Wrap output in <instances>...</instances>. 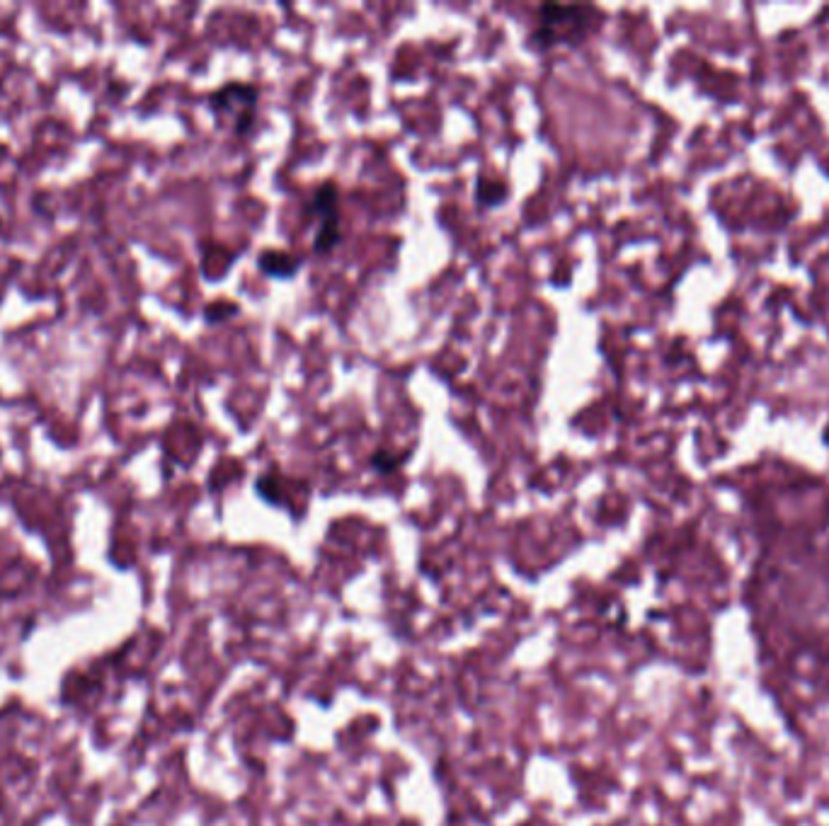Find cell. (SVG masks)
Returning <instances> with one entry per match:
<instances>
[{"label": "cell", "mask_w": 829, "mask_h": 826, "mask_svg": "<svg viewBox=\"0 0 829 826\" xmlns=\"http://www.w3.org/2000/svg\"><path fill=\"white\" fill-rule=\"evenodd\" d=\"M606 22V15L597 5H565L541 3L536 8V25L527 44L536 54L570 47L577 49L594 37Z\"/></svg>", "instance_id": "1"}, {"label": "cell", "mask_w": 829, "mask_h": 826, "mask_svg": "<svg viewBox=\"0 0 829 826\" xmlns=\"http://www.w3.org/2000/svg\"><path fill=\"white\" fill-rule=\"evenodd\" d=\"M260 88L243 80H228L207 95V110L219 126L231 131L236 139H248L257 129Z\"/></svg>", "instance_id": "2"}, {"label": "cell", "mask_w": 829, "mask_h": 826, "mask_svg": "<svg viewBox=\"0 0 829 826\" xmlns=\"http://www.w3.org/2000/svg\"><path fill=\"white\" fill-rule=\"evenodd\" d=\"M303 216L318 223L311 252L318 257H328L342 243L340 187H337L335 180L320 182L316 192L311 194V199L303 206Z\"/></svg>", "instance_id": "3"}, {"label": "cell", "mask_w": 829, "mask_h": 826, "mask_svg": "<svg viewBox=\"0 0 829 826\" xmlns=\"http://www.w3.org/2000/svg\"><path fill=\"white\" fill-rule=\"evenodd\" d=\"M303 267H306V257L294 255V252H287V250L267 248L257 255V272H260L262 277L274 279V281L296 279Z\"/></svg>", "instance_id": "4"}, {"label": "cell", "mask_w": 829, "mask_h": 826, "mask_svg": "<svg viewBox=\"0 0 829 826\" xmlns=\"http://www.w3.org/2000/svg\"><path fill=\"white\" fill-rule=\"evenodd\" d=\"M473 199H476L478 211L500 209L502 204L510 202V185L502 177L478 175L476 187H473Z\"/></svg>", "instance_id": "5"}, {"label": "cell", "mask_w": 829, "mask_h": 826, "mask_svg": "<svg viewBox=\"0 0 829 826\" xmlns=\"http://www.w3.org/2000/svg\"><path fill=\"white\" fill-rule=\"evenodd\" d=\"M410 458V451L396 453L391 449H379L369 456V468L374 470L376 475H393L396 470L403 468V463Z\"/></svg>", "instance_id": "6"}, {"label": "cell", "mask_w": 829, "mask_h": 826, "mask_svg": "<svg viewBox=\"0 0 829 826\" xmlns=\"http://www.w3.org/2000/svg\"><path fill=\"white\" fill-rule=\"evenodd\" d=\"M240 313L238 303L233 301H216V303H209L207 308H204V323L207 325H219V323H226V320L236 318Z\"/></svg>", "instance_id": "7"}]
</instances>
